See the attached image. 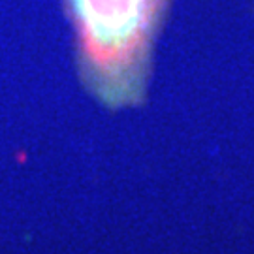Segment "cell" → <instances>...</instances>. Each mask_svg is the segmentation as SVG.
<instances>
[{
	"label": "cell",
	"mask_w": 254,
	"mask_h": 254,
	"mask_svg": "<svg viewBox=\"0 0 254 254\" xmlns=\"http://www.w3.org/2000/svg\"><path fill=\"white\" fill-rule=\"evenodd\" d=\"M83 36L85 79L117 108L141 98L149 36L162 0H72Z\"/></svg>",
	"instance_id": "6da1fadb"
}]
</instances>
